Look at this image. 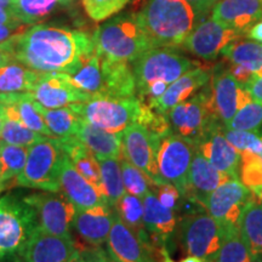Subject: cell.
I'll return each mask as SVG.
<instances>
[{
    "label": "cell",
    "mask_w": 262,
    "mask_h": 262,
    "mask_svg": "<svg viewBox=\"0 0 262 262\" xmlns=\"http://www.w3.org/2000/svg\"><path fill=\"white\" fill-rule=\"evenodd\" d=\"M6 44L16 62L40 73L72 74L95 50L93 35L49 25L33 26Z\"/></svg>",
    "instance_id": "6da1fadb"
},
{
    "label": "cell",
    "mask_w": 262,
    "mask_h": 262,
    "mask_svg": "<svg viewBox=\"0 0 262 262\" xmlns=\"http://www.w3.org/2000/svg\"><path fill=\"white\" fill-rule=\"evenodd\" d=\"M136 15L152 48L180 47L204 19L185 0H147Z\"/></svg>",
    "instance_id": "7a4b0ae2"
},
{
    "label": "cell",
    "mask_w": 262,
    "mask_h": 262,
    "mask_svg": "<svg viewBox=\"0 0 262 262\" xmlns=\"http://www.w3.org/2000/svg\"><path fill=\"white\" fill-rule=\"evenodd\" d=\"M98 54L114 61L133 63L152 49L135 12H122L100 25L93 34Z\"/></svg>",
    "instance_id": "3957f363"
},
{
    "label": "cell",
    "mask_w": 262,
    "mask_h": 262,
    "mask_svg": "<svg viewBox=\"0 0 262 262\" xmlns=\"http://www.w3.org/2000/svg\"><path fill=\"white\" fill-rule=\"evenodd\" d=\"M72 107L86 123L117 135H122L134 123L142 125L150 110L137 96H91L85 102L73 103Z\"/></svg>",
    "instance_id": "277c9868"
},
{
    "label": "cell",
    "mask_w": 262,
    "mask_h": 262,
    "mask_svg": "<svg viewBox=\"0 0 262 262\" xmlns=\"http://www.w3.org/2000/svg\"><path fill=\"white\" fill-rule=\"evenodd\" d=\"M39 227L38 215L16 194L0 198V261H12Z\"/></svg>",
    "instance_id": "5b68a950"
},
{
    "label": "cell",
    "mask_w": 262,
    "mask_h": 262,
    "mask_svg": "<svg viewBox=\"0 0 262 262\" xmlns=\"http://www.w3.org/2000/svg\"><path fill=\"white\" fill-rule=\"evenodd\" d=\"M63 156L64 150L60 140L45 136L28 149L26 165L15 179V185L45 192H60V171Z\"/></svg>",
    "instance_id": "8992f818"
},
{
    "label": "cell",
    "mask_w": 262,
    "mask_h": 262,
    "mask_svg": "<svg viewBox=\"0 0 262 262\" xmlns=\"http://www.w3.org/2000/svg\"><path fill=\"white\" fill-rule=\"evenodd\" d=\"M199 66L175 48H152L131 63L136 81V96L153 83L170 85Z\"/></svg>",
    "instance_id": "52a82bcc"
},
{
    "label": "cell",
    "mask_w": 262,
    "mask_h": 262,
    "mask_svg": "<svg viewBox=\"0 0 262 262\" xmlns=\"http://www.w3.org/2000/svg\"><path fill=\"white\" fill-rule=\"evenodd\" d=\"M225 233L224 226L203 208L186 212L179 222L178 235L183 249L204 262H215Z\"/></svg>",
    "instance_id": "ba28073f"
},
{
    "label": "cell",
    "mask_w": 262,
    "mask_h": 262,
    "mask_svg": "<svg viewBox=\"0 0 262 262\" xmlns=\"http://www.w3.org/2000/svg\"><path fill=\"white\" fill-rule=\"evenodd\" d=\"M208 84L191 98L179 103L165 114L172 133L192 142L194 146L209 126L215 120H220L212 107Z\"/></svg>",
    "instance_id": "9c48e42d"
},
{
    "label": "cell",
    "mask_w": 262,
    "mask_h": 262,
    "mask_svg": "<svg viewBox=\"0 0 262 262\" xmlns=\"http://www.w3.org/2000/svg\"><path fill=\"white\" fill-rule=\"evenodd\" d=\"M156 136V135H155ZM157 165L164 182L171 183L183 198L188 188V173L195 146L172 131L156 136Z\"/></svg>",
    "instance_id": "30bf717a"
},
{
    "label": "cell",
    "mask_w": 262,
    "mask_h": 262,
    "mask_svg": "<svg viewBox=\"0 0 262 262\" xmlns=\"http://www.w3.org/2000/svg\"><path fill=\"white\" fill-rule=\"evenodd\" d=\"M24 201L37 212L39 228L50 234L73 238L72 228L78 209L64 194L33 193L25 195Z\"/></svg>",
    "instance_id": "8fae6325"
},
{
    "label": "cell",
    "mask_w": 262,
    "mask_h": 262,
    "mask_svg": "<svg viewBox=\"0 0 262 262\" xmlns=\"http://www.w3.org/2000/svg\"><path fill=\"white\" fill-rule=\"evenodd\" d=\"M242 35L241 32L231 26L212 17H206L192 29L182 42V47L202 60L215 61L229 42Z\"/></svg>",
    "instance_id": "7c38bea8"
},
{
    "label": "cell",
    "mask_w": 262,
    "mask_h": 262,
    "mask_svg": "<svg viewBox=\"0 0 262 262\" xmlns=\"http://www.w3.org/2000/svg\"><path fill=\"white\" fill-rule=\"evenodd\" d=\"M211 103L220 122L228 125L239 108L253 100L244 85L238 83L224 63L212 68L209 80Z\"/></svg>",
    "instance_id": "4fadbf2b"
},
{
    "label": "cell",
    "mask_w": 262,
    "mask_h": 262,
    "mask_svg": "<svg viewBox=\"0 0 262 262\" xmlns=\"http://www.w3.org/2000/svg\"><path fill=\"white\" fill-rule=\"evenodd\" d=\"M123 156L129 162L148 176L153 185H163L157 165V143L156 136L146 126L139 123L131 124L122 134Z\"/></svg>",
    "instance_id": "5bb4252c"
},
{
    "label": "cell",
    "mask_w": 262,
    "mask_h": 262,
    "mask_svg": "<svg viewBox=\"0 0 262 262\" xmlns=\"http://www.w3.org/2000/svg\"><path fill=\"white\" fill-rule=\"evenodd\" d=\"M251 196L253 193L239 179L231 178L208 196L204 208L224 227H239L241 215Z\"/></svg>",
    "instance_id": "9a60e30c"
},
{
    "label": "cell",
    "mask_w": 262,
    "mask_h": 262,
    "mask_svg": "<svg viewBox=\"0 0 262 262\" xmlns=\"http://www.w3.org/2000/svg\"><path fill=\"white\" fill-rule=\"evenodd\" d=\"M31 94L40 106L48 110L85 102L91 97L72 83L70 75L61 72L39 74Z\"/></svg>",
    "instance_id": "2e32d148"
},
{
    "label": "cell",
    "mask_w": 262,
    "mask_h": 262,
    "mask_svg": "<svg viewBox=\"0 0 262 262\" xmlns=\"http://www.w3.org/2000/svg\"><path fill=\"white\" fill-rule=\"evenodd\" d=\"M78 251L73 238L47 233L38 227L12 262H67Z\"/></svg>",
    "instance_id": "e0dca14e"
},
{
    "label": "cell",
    "mask_w": 262,
    "mask_h": 262,
    "mask_svg": "<svg viewBox=\"0 0 262 262\" xmlns=\"http://www.w3.org/2000/svg\"><path fill=\"white\" fill-rule=\"evenodd\" d=\"M106 243L107 253L118 262H156V248L143 243L116 210Z\"/></svg>",
    "instance_id": "ac0fdd59"
},
{
    "label": "cell",
    "mask_w": 262,
    "mask_h": 262,
    "mask_svg": "<svg viewBox=\"0 0 262 262\" xmlns=\"http://www.w3.org/2000/svg\"><path fill=\"white\" fill-rule=\"evenodd\" d=\"M222 126L224 124L220 120H215L198 141L195 148L216 169L227 173L231 178L238 179L241 153L226 139L222 133Z\"/></svg>",
    "instance_id": "d6986e66"
},
{
    "label": "cell",
    "mask_w": 262,
    "mask_h": 262,
    "mask_svg": "<svg viewBox=\"0 0 262 262\" xmlns=\"http://www.w3.org/2000/svg\"><path fill=\"white\" fill-rule=\"evenodd\" d=\"M143 203V224L150 239L160 248L168 250L171 247L172 239L178 235L179 222L175 211L160 204L153 191L147 193Z\"/></svg>",
    "instance_id": "ffe728a7"
},
{
    "label": "cell",
    "mask_w": 262,
    "mask_h": 262,
    "mask_svg": "<svg viewBox=\"0 0 262 262\" xmlns=\"http://www.w3.org/2000/svg\"><path fill=\"white\" fill-rule=\"evenodd\" d=\"M60 192L78 210L94 208L101 203H107L100 189L88 181L68 158L63 156L60 171Z\"/></svg>",
    "instance_id": "44dd1931"
},
{
    "label": "cell",
    "mask_w": 262,
    "mask_h": 262,
    "mask_svg": "<svg viewBox=\"0 0 262 262\" xmlns=\"http://www.w3.org/2000/svg\"><path fill=\"white\" fill-rule=\"evenodd\" d=\"M231 179L227 173L216 169L201 152L195 148L188 173V188L183 198L192 199L204 206L208 196L215 191L221 183Z\"/></svg>",
    "instance_id": "7402d4cb"
},
{
    "label": "cell",
    "mask_w": 262,
    "mask_h": 262,
    "mask_svg": "<svg viewBox=\"0 0 262 262\" xmlns=\"http://www.w3.org/2000/svg\"><path fill=\"white\" fill-rule=\"evenodd\" d=\"M210 72L204 67L196 66L170 84L165 93L148 106L157 113L166 114L171 108L188 100L202 90L210 80Z\"/></svg>",
    "instance_id": "603a6c76"
},
{
    "label": "cell",
    "mask_w": 262,
    "mask_h": 262,
    "mask_svg": "<svg viewBox=\"0 0 262 262\" xmlns=\"http://www.w3.org/2000/svg\"><path fill=\"white\" fill-rule=\"evenodd\" d=\"M114 209L108 203H101L94 208L77 210L73 228L86 244L101 247L106 243L113 224Z\"/></svg>",
    "instance_id": "cb8c5ba5"
},
{
    "label": "cell",
    "mask_w": 262,
    "mask_h": 262,
    "mask_svg": "<svg viewBox=\"0 0 262 262\" xmlns=\"http://www.w3.org/2000/svg\"><path fill=\"white\" fill-rule=\"evenodd\" d=\"M211 17L244 35L262 21V0H219L211 10Z\"/></svg>",
    "instance_id": "d4e9b609"
},
{
    "label": "cell",
    "mask_w": 262,
    "mask_h": 262,
    "mask_svg": "<svg viewBox=\"0 0 262 262\" xmlns=\"http://www.w3.org/2000/svg\"><path fill=\"white\" fill-rule=\"evenodd\" d=\"M0 104L29 129L44 136L54 137L39 111V103L31 93L0 94Z\"/></svg>",
    "instance_id": "484cf974"
},
{
    "label": "cell",
    "mask_w": 262,
    "mask_h": 262,
    "mask_svg": "<svg viewBox=\"0 0 262 262\" xmlns=\"http://www.w3.org/2000/svg\"><path fill=\"white\" fill-rule=\"evenodd\" d=\"M75 137L97 159L120 158L123 156L122 135L111 134L108 131L98 129L83 119L79 124Z\"/></svg>",
    "instance_id": "4316f807"
},
{
    "label": "cell",
    "mask_w": 262,
    "mask_h": 262,
    "mask_svg": "<svg viewBox=\"0 0 262 262\" xmlns=\"http://www.w3.org/2000/svg\"><path fill=\"white\" fill-rule=\"evenodd\" d=\"M239 231L254 261H262V201L254 195L244 206Z\"/></svg>",
    "instance_id": "83f0119b"
},
{
    "label": "cell",
    "mask_w": 262,
    "mask_h": 262,
    "mask_svg": "<svg viewBox=\"0 0 262 262\" xmlns=\"http://www.w3.org/2000/svg\"><path fill=\"white\" fill-rule=\"evenodd\" d=\"M64 153L73 163L81 175L102 193V182H101L100 164L96 157L80 142L77 137L70 139H58ZM106 199V198H104Z\"/></svg>",
    "instance_id": "f1b7e54d"
},
{
    "label": "cell",
    "mask_w": 262,
    "mask_h": 262,
    "mask_svg": "<svg viewBox=\"0 0 262 262\" xmlns=\"http://www.w3.org/2000/svg\"><path fill=\"white\" fill-rule=\"evenodd\" d=\"M221 55L229 63L243 66L255 75H262V42L235 39L221 51Z\"/></svg>",
    "instance_id": "f546056e"
},
{
    "label": "cell",
    "mask_w": 262,
    "mask_h": 262,
    "mask_svg": "<svg viewBox=\"0 0 262 262\" xmlns=\"http://www.w3.org/2000/svg\"><path fill=\"white\" fill-rule=\"evenodd\" d=\"M40 72H35L18 62L0 67V94L31 93Z\"/></svg>",
    "instance_id": "4dcf8cb0"
},
{
    "label": "cell",
    "mask_w": 262,
    "mask_h": 262,
    "mask_svg": "<svg viewBox=\"0 0 262 262\" xmlns=\"http://www.w3.org/2000/svg\"><path fill=\"white\" fill-rule=\"evenodd\" d=\"M39 111L44 118L48 129L51 131L54 137L70 139V137H75L77 135L81 118L75 112L72 104L61 108H54V110H48L39 104Z\"/></svg>",
    "instance_id": "1f68e13d"
},
{
    "label": "cell",
    "mask_w": 262,
    "mask_h": 262,
    "mask_svg": "<svg viewBox=\"0 0 262 262\" xmlns=\"http://www.w3.org/2000/svg\"><path fill=\"white\" fill-rule=\"evenodd\" d=\"M114 210L120 216L124 224L129 227L131 231L135 232L143 243L155 247V243L150 239L148 232L146 231L145 224H143V203L139 196L125 193L123 198L118 202L114 206Z\"/></svg>",
    "instance_id": "d6a6232c"
},
{
    "label": "cell",
    "mask_w": 262,
    "mask_h": 262,
    "mask_svg": "<svg viewBox=\"0 0 262 262\" xmlns=\"http://www.w3.org/2000/svg\"><path fill=\"white\" fill-rule=\"evenodd\" d=\"M100 164L102 194L111 208H114L125 194L120 158L97 159Z\"/></svg>",
    "instance_id": "836d02e7"
},
{
    "label": "cell",
    "mask_w": 262,
    "mask_h": 262,
    "mask_svg": "<svg viewBox=\"0 0 262 262\" xmlns=\"http://www.w3.org/2000/svg\"><path fill=\"white\" fill-rule=\"evenodd\" d=\"M238 178L255 198L262 201V157L250 150L241 153Z\"/></svg>",
    "instance_id": "e575fe53"
},
{
    "label": "cell",
    "mask_w": 262,
    "mask_h": 262,
    "mask_svg": "<svg viewBox=\"0 0 262 262\" xmlns=\"http://www.w3.org/2000/svg\"><path fill=\"white\" fill-rule=\"evenodd\" d=\"M4 110V108H3ZM44 135L24 125L14 114L4 110V123H3L0 141L10 145L31 147L38 141L44 139Z\"/></svg>",
    "instance_id": "d590c367"
},
{
    "label": "cell",
    "mask_w": 262,
    "mask_h": 262,
    "mask_svg": "<svg viewBox=\"0 0 262 262\" xmlns=\"http://www.w3.org/2000/svg\"><path fill=\"white\" fill-rule=\"evenodd\" d=\"M27 147L0 141V178L5 186L22 172L27 160Z\"/></svg>",
    "instance_id": "8d00e7d4"
},
{
    "label": "cell",
    "mask_w": 262,
    "mask_h": 262,
    "mask_svg": "<svg viewBox=\"0 0 262 262\" xmlns=\"http://www.w3.org/2000/svg\"><path fill=\"white\" fill-rule=\"evenodd\" d=\"M215 262H255L242 238L239 227L226 228L224 242L216 255Z\"/></svg>",
    "instance_id": "74e56055"
},
{
    "label": "cell",
    "mask_w": 262,
    "mask_h": 262,
    "mask_svg": "<svg viewBox=\"0 0 262 262\" xmlns=\"http://www.w3.org/2000/svg\"><path fill=\"white\" fill-rule=\"evenodd\" d=\"M57 3L58 0H15L12 10L22 24L33 25L50 15Z\"/></svg>",
    "instance_id": "f35d334b"
},
{
    "label": "cell",
    "mask_w": 262,
    "mask_h": 262,
    "mask_svg": "<svg viewBox=\"0 0 262 262\" xmlns=\"http://www.w3.org/2000/svg\"><path fill=\"white\" fill-rule=\"evenodd\" d=\"M228 129L250 131L262 134V102L256 100L249 101L247 104L239 108L231 122L226 126Z\"/></svg>",
    "instance_id": "ab89813d"
},
{
    "label": "cell",
    "mask_w": 262,
    "mask_h": 262,
    "mask_svg": "<svg viewBox=\"0 0 262 262\" xmlns=\"http://www.w3.org/2000/svg\"><path fill=\"white\" fill-rule=\"evenodd\" d=\"M120 166H122V176L125 191L129 194L136 195L143 199L147 193L152 191L153 185L145 172L133 165L125 157H120Z\"/></svg>",
    "instance_id": "60d3db41"
},
{
    "label": "cell",
    "mask_w": 262,
    "mask_h": 262,
    "mask_svg": "<svg viewBox=\"0 0 262 262\" xmlns=\"http://www.w3.org/2000/svg\"><path fill=\"white\" fill-rule=\"evenodd\" d=\"M222 133L229 143L242 153L243 150H250V152L261 155L262 152V136L260 134L250 133V131L228 129L225 125L222 126Z\"/></svg>",
    "instance_id": "b9f144b4"
},
{
    "label": "cell",
    "mask_w": 262,
    "mask_h": 262,
    "mask_svg": "<svg viewBox=\"0 0 262 262\" xmlns=\"http://www.w3.org/2000/svg\"><path fill=\"white\" fill-rule=\"evenodd\" d=\"M129 0H83L86 14L96 22L112 17L117 12L125 8Z\"/></svg>",
    "instance_id": "7bdbcfd3"
},
{
    "label": "cell",
    "mask_w": 262,
    "mask_h": 262,
    "mask_svg": "<svg viewBox=\"0 0 262 262\" xmlns=\"http://www.w3.org/2000/svg\"><path fill=\"white\" fill-rule=\"evenodd\" d=\"M153 193L157 195L160 204L165 208L171 209V210H179L180 209V201H181V194L179 189L171 183H163V185L155 187Z\"/></svg>",
    "instance_id": "ee69618b"
},
{
    "label": "cell",
    "mask_w": 262,
    "mask_h": 262,
    "mask_svg": "<svg viewBox=\"0 0 262 262\" xmlns=\"http://www.w3.org/2000/svg\"><path fill=\"white\" fill-rule=\"evenodd\" d=\"M29 25H19V26H11V25H3L0 24V44H4L12 39L17 38L22 33H25L28 29Z\"/></svg>",
    "instance_id": "f6af8a7d"
},
{
    "label": "cell",
    "mask_w": 262,
    "mask_h": 262,
    "mask_svg": "<svg viewBox=\"0 0 262 262\" xmlns=\"http://www.w3.org/2000/svg\"><path fill=\"white\" fill-rule=\"evenodd\" d=\"M186 3H188L193 9L201 15L202 18L208 17L209 12L214 9V6L217 4L219 0H185Z\"/></svg>",
    "instance_id": "bcb514c9"
},
{
    "label": "cell",
    "mask_w": 262,
    "mask_h": 262,
    "mask_svg": "<svg viewBox=\"0 0 262 262\" xmlns=\"http://www.w3.org/2000/svg\"><path fill=\"white\" fill-rule=\"evenodd\" d=\"M229 73L233 75V78L238 83H241L242 85H245L248 81H250L251 78L254 77V73L251 71H249L248 68L243 67V66L239 64H233L231 63V66L228 67Z\"/></svg>",
    "instance_id": "7dc6e473"
},
{
    "label": "cell",
    "mask_w": 262,
    "mask_h": 262,
    "mask_svg": "<svg viewBox=\"0 0 262 262\" xmlns=\"http://www.w3.org/2000/svg\"><path fill=\"white\" fill-rule=\"evenodd\" d=\"M244 88L247 89L248 93L250 94V96L253 97V100L262 102V75L261 77L254 75L250 79V81H248V83L244 85Z\"/></svg>",
    "instance_id": "c3c4849f"
},
{
    "label": "cell",
    "mask_w": 262,
    "mask_h": 262,
    "mask_svg": "<svg viewBox=\"0 0 262 262\" xmlns=\"http://www.w3.org/2000/svg\"><path fill=\"white\" fill-rule=\"evenodd\" d=\"M0 24L11 26L24 25L17 17H16L14 10L11 8H3V6H0Z\"/></svg>",
    "instance_id": "681fc988"
},
{
    "label": "cell",
    "mask_w": 262,
    "mask_h": 262,
    "mask_svg": "<svg viewBox=\"0 0 262 262\" xmlns=\"http://www.w3.org/2000/svg\"><path fill=\"white\" fill-rule=\"evenodd\" d=\"M89 251L95 262H118L102 247H93L89 249Z\"/></svg>",
    "instance_id": "f907efd6"
},
{
    "label": "cell",
    "mask_w": 262,
    "mask_h": 262,
    "mask_svg": "<svg viewBox=\"0 0 262 262\" xmlns=\"http://www.w3.org/2000/svg\"><path fill=\"white\" fill-rule=\"evenodd\" d=\"M245 35H247L250 40L262 42V21L255 24L253 27L249 29Z\"/></svg>",
    "instance_id": "816d5d0a"
},
{
    "label": "cell",
    "mask_w": 262,
    "mask_h": 262,
    "mask_svg": "<svg viewBox=\"0 0 262 262\" xmlns=\"http://www.w3.org/2000/svg\"><path fill=\"white\" fill-rule=\"evenodd\" d=\"M14 61H15L14 56H12V54L8 49L6 42H4V44H0V67Z\"/></svg>",
    "instance_id": "f5cc1de1"
},
{
    "label": "cell",
    "mask_w": 262,
    "mask_h": 262,
    "mask_svg": "<svg viewBox=\"0 0 262 262\" xmlns=\"http://www.w3.org/2000/svg\"><path fill=\"white\" fill-rule=\"evenodd\" d=\"M80 262H95L89 249H80Z\"/></svg>",
    "instance_id": "db71d44e"
},
{
    "label": "cell",
    "mask_w": 262,
    "mask_h": 262,
    "mask_svg": "<svg viewBox=\"0 0 262 262\" xmlns=\"http://www.w3.org/2000/svg\"><path fill=\"white\" fill-rule=\"evenodd\" d=\"M160 255L163 256V262H175L171 258V256H170L168 248H165V247L160 248Z\"/></svg>",
    "instance_id": "11a10c76"
},
{
    "label": "cell",
    "mask_w": 262,
    "mask_h": 262,
    "mask_svg": "<svg viewBox=\"0 0 262 262\" xmlns=\"http://www.w3.org/2000/svg\"><path fill=\"white\" fill-rule=\"evenodd\" d=\"M181 262H204L201 257L193 256V255H188L187 257H185Z\"/></svg>",
    "instance_id": "9f6ffc18"
},
{
    "label": "cell",
    "mask_w": 262,
    "mask_h": 262,
    "mask_svg": "<svg viewBox=\"0 0 262 262\" xmlns=\"http://www.w3.org/2000/svg\"><path fill=\"white\" fill-rule=\"evenodd\" d=\"M15 4V0H0V6L3 8H11Z\"/></svg>",
    "instance_id": "6f0895ef"
},
{
    "label": "cell",
    "mask_w": 262,
    "mask_h": 262,
    "mask_svg": "<svg viewBox=\"0 0 262 262\" xmlns=\"http://www.w3.org/2000/svg\"><path fill=\"white\" fill-rule=\"evenodd\" d=\"M67 262H80V249L77 254H74Z\"/></svg>",
    "instance_id": "680465c9"
},
{
    "label": "cell",
    "mask_w": 262,
    "mask_h": 262,
    "mask_svg": "<svg viewBox=\"0 0 262 262\" xmlns=\"http://www.w3.org/2000/svg\"><path fill=\"white\" fill-rule=\"evenodd\" d=\"M3 123H4V110H3V106L0 104V133H2Z\"/></svg>",
    "instance_id": "91938a15"
},
{
    "label": "cell",
    "mask_w": 262,
    "mask_h": 262,
    "mask_svg": "<svg viewBox=\"0 0 262 262\" xmlns=\"http://www.w3.org/2000/svg\"><path fill=\"white\" fill-rule=\"evenodd\" d=\"M6 188V186H5V183L2 181V178H0V192H3L4 191V189Z\"/></svg>",
    "instance_id": "94428289"
},
{
    "label": "cell",
    "mask_w": 262,
    "mask_h": 262,
    "mask_svg": "<svg viewBox=\"0 0 262 262\" xmlns=\"http://www.w3.org/2000/svg\"><path fill=\"white\" fill-rule=\"evenodd\" d=\"M70 2H71V0H58V3H60V4H63V5L68 4Z\"/></svg>",
    "instance_id": "6125c7cd"
},
{
    "label": "cell",
    "mask_w": 262,
    "mask_h": 262,
    "mask_svg": "<svg viewBox=\"0 0 262 262\" xmlns=\"http://www.w3.org/2000/svg\"><path fill=\"white\" fill-rule=\"evenodd\" d=\"M261 136H262V134H261ZM260 156H261V157H262V152H261V155H260Z\"/></svg>",
    "instance_id": "be15d7a7"
},
{
    "label": "cell",
    "mask_w": 262,
    "mask_h": 262,
    "mask_svg": "<svg viewBox=\"0 0 262 262\" xmlns=\"http://www.w3.org/2000/svg\"><path fill=\"white\" fill-rule=\"evenodd\" d=\"M255 262H262V261H255Z\"/></svg>",
    "instance_id": "e7e4bbea"
},
{
    "label": "cell",
    "mask_w": 262,
    "mask_h": 262,
    "mask_svg": "<svg viewBox=\"0 0 262 262\" xmlns=\"http://www.w3.org/2000/svg\"><path fill=\"white\" fill-rule=\"evenodd\" d=\"M0 262H2V261H0Z\"/></svg>",
    "instance_id": "03108f58"
}]
</instances>
